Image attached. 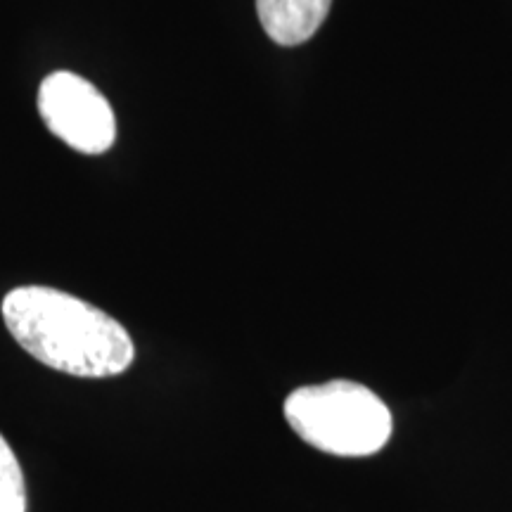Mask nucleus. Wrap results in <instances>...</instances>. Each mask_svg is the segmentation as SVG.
Segmentation results:
<instances>
[{"mask_svg":"<svg viewBox=\"0 0 512 512\" xmlns=\"http://www.w3.org/2000/svg\"><path fill=\"white\" fill-rule=\"evenodd\" d=\"M3 320L19 347L60 373L114 377L136 358L133 339L117 318L55 287L8 292Z\"/></svg>","mask_w":512,"mask_h":512,"instance_id":"f257e3e1","label":"nucleus"},{"mask_svg":"<svg viewBox=\"0 0 512 512\" xmlns=\"http://www.w3.org/2000/svg\"><path fill=\"white\" fill-rule=\"evenodd\" d=\"M285 418L299 439L342 458L373 456L392 437V413L358 382L299 387L285 399Z\"/></svg>","mask_w":512,"mask_h":512,"instance_id":"f03ea898","label":"nucleus"},{"mask_svg":"<svg viewBox=\"0 0 512 512\" xmlns=\"http://www.w3.org/2000/svg\"><path fill=\"white\" fill-rule=\"evenodd\" d=\"M38 114L55 138L81 155H102L117 140L110 100L74 72H53L38 88Z\"/></svg>","mask_w":512,"mask_h":512,"instance_id":"7ed1b4c3","label":"nucleus"},{"mask_svg":"<svg viewBox=\"0 0 512 512\" xmlns=\"http://www.w3.org/2000/svg\"><path fill=\"white\" fill-rule=\"evenodd\" d=\"M332 0H256V15L273 43L302 46L328 19Z\"/></svg>","mask_w":512,"mask_h":512,"instance_id":"20e7f679","label":"nucleus"},{"mask_svg":"<svg viewBox=\"0 0 512 512\" xmlns=\"http://www.w3.org/2000/svg\"><path fill=\"white\" fill-rule=\"evenodd\" d=\"M0 512H27L22 467L3 434H0Z\"/></svg>","mask_w":512,"mask_h":512,"instance_id":"39448f33","label":"nucleus"}]
</instances>
